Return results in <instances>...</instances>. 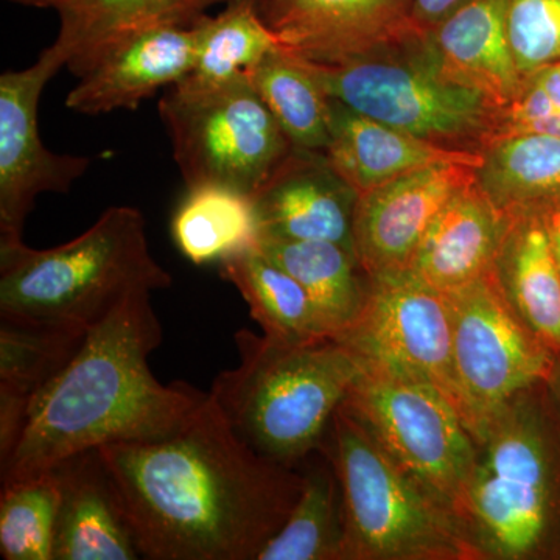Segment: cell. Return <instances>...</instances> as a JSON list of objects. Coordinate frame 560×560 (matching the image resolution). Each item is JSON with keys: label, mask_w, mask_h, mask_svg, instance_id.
I'll return each instance as SVG.
<instances>
[{"label": "cell", "mask_w": 560, "mask_h": 560, "mask_svg": "<svg viewBox=\"0 0 560 560\" xmlns=\"http://www.w3.org/2000/svg\"><path fill=\"white\" fill-rule=\"evenodd\" d=\"M97 451L143 559L257 560L304 488L302 470L254 452L210 397L168 436Z\"/></svg>", "instance_id": "cell-1"}, {"label": "cell", "mask_w": 560, "mask_h": 560, "mask_svg": "<svg viewBox=\"0 0 560 560\" xmlns=\"http://www.w3.org/2000/svg\"><path fill=\"white\" fill-rule=\"evenodd\" d=\"M162 341L150 290H136L91 326L66 370L33 401L3 482L54 469L61 460L120 442L160 440L189 422L209 393L186 382L162 385L149 357Z\"/></svg>", "instance_id": "cell-2"}, {"label": "cell", "mask_w": 560, "mask_h": 560, "mask_svg": "<svg viewBox=\"0 0 560 560\" xmlns=\"http://www.w3.org/2000/svg\"><path fill=\"white\" fill-rule=\"evenodd\" d=\"M475 440L455 515L478 560L551 558L560 526V429L544 385L508 404Z\"/></svg>", "instance_id": "cell-3"}, {"label": "cell", "mask_w": 560, "mask_h": 560, "mask_svg": "<svg viewBox=\"0 0 560 560\" xmlns=\"http://www.w3.org/2000/svg\"><path fill=\"white\" fill-rule=\"evenodd\" d=\"M234 340L238 364L213 381L210 400L254 452L298 469L323 448L366 364L335 338L287 342L242 329Z\"/></svg>", "instance_id": "cell-4"}, {"label": "cell", "mask_w": 560, "mask_h": 560, "mask_svg": "<svg viewBox=\"0 0 560 560\" xmlns=\"http://www.w3.org/2000/svg\"><path fill=\"white\" fill-rule=\"evenodd\" d=\"M171 285V272L151 256L145 219L131 206L106 209L55 248L0 238V315L91 327L132 291Z\"/></svg>", "instance_id": "cell-5"}, {"label": "cell", "mask_w": 560, "mask_h": 560, "mask_svg": "<svg viewBox=\"0 0 560 560\" xmlns=\"http://www.w3.org/2000/svg\"><path fill=\"white\" fill-rule=\"evenodd\" d=\"M320 452L340 480L345 560H478L455 512L401 469L345 404Z\"/></svg>", "instance_id": "cell-6"}, {"label": "cell", "mask_w": 560, "mask_h": 560, "mask_svg": "<svg viewBox=\"0 0 560 560\" xmlns=\"http://www.w3.org/2000/svg\"><path fill=\"white\" fill-rule=\"evenodd\" d=\"M305 62L330 98L416 138L480 153L495 131L501 108L442 75L423 33L405 46L360 60Z\"/></svg>", "instance_id": "cell-7"}, {"label": "cell", "mask_w": 560, "mask_h": 560, "mask_svg": "<svg viewBox=\"0 0 560 560\" xmlns=\"http://www.w3.org/2000/svg\"><path fill=\"white\" fill-rule=\"evenodd\" d=\"M160 116L186 187L220 184L256 197L294 149L246 73L210 90L173 86Z\"/></svg>", "instance_id": "cell-8"}, {"label": "cell", "mask_w": 560, "mask_h": 560, "mask_svg": "<svg viewBox=\"0 0 560 560\" xmlns=\"http://www.w3.org/2000/svg\"><path fill=\"white\" fill-rule=\"evenodd\" d=\"M345 407L401 469L455 512L477 440L451 397L429 383L366 368Z\"/></svg>", "instance_id": "cell-9"}, {"label": "cell", "mask_w": 560, "mask_h": 560, "mask_svg": "<svg viewBox=\"0 0 560 560\" xmlns=\"http://www.w3.org/2000/svg\"><path fill=\"white\" fill-rule=\"evenodd\" d=\"M445 298L459 410L477 438L508 404L547 382L556 357L512 311L492 270Z\"/></svg>", "instance_id": "cell-10"}, {"label": "cell", "mask_w": 560, "mask_h": 560, "mask_svg": "<svg viewBox=\"0 0 560 560\" xmlns=\"http://www.w3.org/2000/svg\"><path fill=\"white\" fill-rule=\"evenodd\" d=\"M337 340L368 370L429 383L459 408L447 298L410 270L370 278L363 311Z\"/></svg>", "instance_id": "cell-11"}, {"label": "cell", "mask_w": 560, "mask_h": 560, "mask_svg": "<svg viewBox=\"0 0 560 560\" xmlns=\"http://www.w3.org/2000/svg\"><path fill=\"white\" fill-rule=\"evenodd\" d=\"M62 68L49 46L35 65L0 77V238L22 237L36 198L66 194L90 168V158L55 153L39 136L40 95Z\"/></svg>", "instance_id": "cell-12"}, {"label": "cell", "mask_w": 560, "mask_h": 560, "mask_svg": "<svg viewBox=\"0 0 560 560\" xmlns=\"http://www.w3.org/2000/svg\"><path fill=\"white\" fill-rule=\"evenodd\" d=\"M264 20L291 54L342 65L411 43L420 33L412 0H257Z\"/></svg>", "instance_id": "cell-13"}, {"label": "cell", "mask_w": 560, "mask_h": 560, "mask_svg": "<svg viewBox=\"0 0 560 560\" xmlns=\"http://www.w3.org/2000/svg\"><path fill=\"white\" fill-rule=\"evenodd\" d=\"M475 180V165L442 162L359 195L353 253L361 270L368 278L408 270L438 213Z\"/></svg>", "instance_id": "cell-14"}, {"label": "cell", "mask_w": 560, "mask_h": 560, "mask_svg": "<svg viewBox=\"0 0 560 560\" xmlns=\"http://www.w3.org/2000/svg\"><path fill=\"white\" fill-rule=\"evenodd\" d=\"M254 202L260 235L331 242L353 253L359 191L338 175L324 151L293 149Z\"/></svg>", "instance_id": "cell-15"}, {"label": "cell", "mask_w": 560, "mask_h": 560, "mask_svg": "<svg viewBox=\"0 0 560 560\" xmlns=\"http://www.w3.org/2000/svg\"><path fill=\"white\" fill-rule=\"evenodd\" d=\"M197 39L191 25H154L109 50L80 77L66 106L84 116L136 109L162 88L186 79L195 66Z\"/></svg>", "instance_id": "cell-16"}, {"label": "cell", "mask_w": 560, "mask_h": 560, "mask_svg": "<svg viewBox=\"0 0 560 560\" xmlns=\"http://www.w3.org/2000/svg\"><path fill=\"white\" fill-rule=\"evenodd\" d=\"M510 223L475 180L438 213L408 270L448 296L492 270Z\"/></svg>", "instance_id": "cell-17"}, {"label": "cell", "mask_w": 560, "mask_h": 560, "mask_svg": "<svg viewBox=\"0 0 560 560\" xmlns=\"http://www.w3.org/2000/svg\"><path fill=\"white\" fill-rule=\"evenodd\" d=\"M423 43L442 75L480 92L499 108L521 94L525 80L508 38L504 0H471L423 32Z\"/></svg>", "instance_id": "cell-18"}, {"label": "cell", "mask_w": 560, "mask_h": 560, "mask_svg": "<svg viewBox=\"0 0 560 560\" xmlns=\"http://www.w3.org/2000/svg\"><path fill=\"white\" fill-rule=\"evenodd\" d=\"M50 470L61 490L54 560L142 558L98 451L70 456Z\"/></svg>", "instance_id": "cell-19"}, {"label": "cell", "mask_w": 560, "mask_h": 560, "mask_svg": "<svg viewBox=\"0 0 560 560\" xmlns=\"http://www.w3.org/2000/svg\"><path fill=\"white\" fill-rule=\"evenodd\" d=\"M90 329L0 315V460L20 440L33 401L66 370Z\"/></svg>", "instance_id": "cell-20"}, {"label": "cell", "mask_w": 560, "mask_h": 560, "mask_svg": "<svg viewBox=\"0 0 560 560\" xmlns=\"http://www.w3.org/2000/svg\"><path fill=\"white\" fill-rule=\"evenodd\" d=\"M324 154L359 195L429 165L460 162L478 167L481 162L480 153L447 149L416 138L334 98H330V139Z\"/></svg>", "instance_id": "cell-21"}, {"label": "cell", "mask_w": 560, "mask_h": 560, "mask_svg": "<svg viewBox=\"0 0 560 560\" xmlns=\"http://www.w3.org/2000/svg\"><path fill=\"white\" fill-rule=\"evenodd\" d=\"M501 293L552 355H560V272L540 210H515L492 267Z\"/></svg>", "instance_id": "cell-22"}, {"label": "cell", "mask_w": 560, "mask_h": 560, "mask_svg": "<svg viewBox=\"0 0 560 560\" xmlns=\"http://www.w3.org/2000/svg\"><path fill=\"white\" fill-rule=\"evenodd\" d=\"M55 10L60 31L51 47L79 79L136 33L168 22L187 25L184 0H61Z\"/></svg>", "instance_id": "cell-23"}, {"label": "cell", "mask_w": 560, "mask_h": 560, "mask_svg": "<svg viewBox=\"0 0 560 560\" xmlns=\"http://www.w3.org/2000/svg\"><path fill=\"white\" fill-rule=\"evenodd\" d=\"M257 248L307 291L335 340L359 318L370 278L355 254L337 243L268 235H260Z\"/></svg>", "instance_id": "cell-24"}, {"label": "cell", "mask_w": 560, "mask_h": 560, "mask_svg": "<svg viewBox=\"0 0 560 560\" xmlns=\"http://www.w3.org/2000/svg\"><path fill=\"white\" fill-rule=\"evenodd\" d=\"M172 237L191 264H221L257 248L260 224L254 197L220 184L187 187L173 213Z\"/></svg>", "instance_id": "cell-25"}, {"label": "cell", "mask_w": 560, "mask_h": 560, "mask_svg": "<svg viewBox=\"0 0 560 560\" xmlns=\"http://www.w3.org/2000/svg\"><path fill=\"white\" fill-rule=\"evenodd\" d=\"M220 275L238 290L261 334L272 340L305 342L334 338L307 291L259 248L221 261Z\"/></svg>", "instance_id": "cell-26"}, {"label": "cell", "mask_w": 560, "mask_h": 560, "mask_svg": "<svg viewBox=\"0 0 560 560\" xmlns=\"http://www.w3.org/2000/svg\"><path fill=\"white\" fill-rule=\"evenodd\" d=\"M477 183L506 212L560 202V138L521 132L490 139L480 150Z\"/></svg>", "instance_id": "cell-27"}, {"label": "cell", "mask_w": 560, "mask_h": 560, "mask_svg": "<svg viewBox=\"0 0 560 560\" xmlns=\"http://www.w3.org/2000/svg\"><path fill=\"white\" fill-rule=\"evenodd\" d=\"M197 39L195 66L176 88L202 91L245 75L282 46L264 20L257 0H228L217 16L198 14L190 22Z\"/></svg>", "instance_id": "cell-28"}, {"label": "cell", "mask_w": 560, "mask_h": 560, "mask_svg": "<svg viewBox=\"0 0 560 560\" xmlns=\"http://www.w3.org/2000/svg\"><path fill=\"white\" fill-rule=\"evenodd\" d=\"M302 464L300 499L257 560H345V508L337 470L323 452Z\"/></svg>", "instance_id": "cell-29"}, {"label": "cell", "mask_w": 560, "mask_h": 560, "mask_svg": "<svg viewBox=\"0 0 560 560\" xmlns=\"http://www.w3.org/2000/svg\"><path fill=\"white\" fill-rule=\"evenodd\" d=\"M246 77L294 149H327L330 97L305 60L280 46L246 70Z\"/></svg>", "instance_id": "cell-30"}, {"label": "cell", "mask_w": 560, "mask_h": 560, "mask_svg": "<svg viewBox=\"0 0 560 560\" xmlns=\"http://www.w3.org/2000/svg\"><path fill=\"white\" fill-rule=\"evenodd\" d=\"M60 481L54 470L3 482L0 555L5 560H54Z\"/></svg>", "instance_id": "cell-31"}, {"label": "cell", "mask_w": 560, "mask_h": 560, "mask_svg": "<svg viewBox=\"0 0 560 560\" xmlns=\"http://www.w3.org/2000/svg\"><path fill=\"white\" fill-rule=\"evenodd\" d=\"M504 16L523 80L560 62V0H504Z\"/></svg>", "instance_id": "cell-32"}, {"label": "cell", "mask_w": 560, "mask_h": 560, "mask_svg": "<svg viewBox=\"0 0 560 560\" xmlns=\"http://www.w3.org/2000/svg\"><path fill=\"white\" fill-rule=\"evenodd\" d=\"M559 110L560 62L548 66L525 80L518 97L506 108L500 109L492 138L512 125L550 116Z\"/></svg>", "instance_id": "cell-33"}, {"label": "cell", "mask_w": 560, "mask_h": 560, "mask_svg": "<svg viewBox=\"0 0 560 560\" xmlns=\"http://www.w3.org/2000/svg\"><path fill=\"white\" fill-rule=\"evenodd\" d=\"M469 2L471 0H412V22L419 32H429Z\"/></svg>", "instance_id": "cell-34"}, {"label": "cell", "mask_w": 560, "mask_h": 560, "mask_svg": "<svg viewBox=\"0 0 560 560\" xmlns=\"http://www.w3.org/2000/svg\"><path fill=\"white\" fill-rule=\"evenodd\" d=\"M521 132H539V135L558 136L560 138V110L559 113L550 114V116L539 117V119L523 121V124L512 125V127L504 128L499 136L521 135ZM492 138V139H493Z\"/></svg>", "instance_id": "cell-35"}, {"label": "cell", "mask_w": 560, "mask_h": 560, "mask_svg": "<svg viewBox=\"0 0 560 560\" xmlns=\"http://www.w3.org/2000/svg\"><path fill=\"white\" fill-rule=\"evenodd\" d=\"M544 393L547 397L548 407H550L560 429V355L556 357L550 375H548L547 382L544 383Z\"/></svg>", "instance_id": "cell-36"}, {"label": "cell", "mask_w": 560, "mask_h": 560, "mask_svg": "<svg viewBox=\"0 0 560 560\" xmlns=\"http://www.w3.org/2000/svg\"><path fill=\"white\" fill-rule=\"evenodd\" d=\"M544 217L545 228H547L548 237H550L552 254H555L556 264L560 272V202L550 208L540 210Z\"/></svg>", "instance_id": "cell-37"}, {"label": "cell", "mask_w": 560, "mask_h": 560, "mask_svg": "<svg viewBox=\"0 0 560 560\" xmlns=\"http://www.w3.org/2000/svg\"><path fill=\"white\" fill-rule=\"evenodd\" d=\"M221 2V0H184V20L189 25L191 20L201 14L202 11L213 3Z\"/></svg>", "instance_id": "cell-38"}, {"label": "cell", "mask_w": 560, "mask_h": 560, "mask_svg": "<svg viewBox=\"0 0 560 560\" xmlns=\"http://www.w3.org/2000/svg\"><path fill=\"white\" fill-rule=\"evenodd\" d=\"M16 5L31 7V9H57L61 0H9Z\"/></svg>", "instance_id": "cell-39"}, {"label": "cell", "mask_w": 560, "mask_h": 560, "mask_svg": "<svg viewBox=\"0 0 560 560\" xmlns=\"http://www.w3.org/2000/svg\"><path fill=\"white\" fill-rule=\"evenodd\" d=\"M551 558L560 559V526H559L558 539H556L555 550H552Z\"/></svg>", "instance_id": "cell-40"}]
</instances>
